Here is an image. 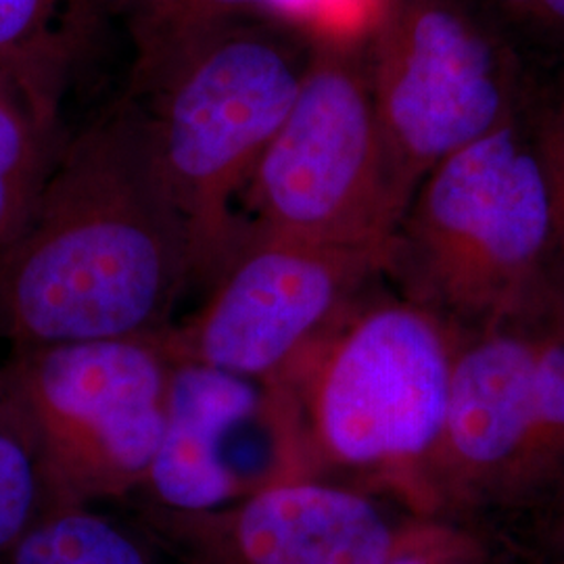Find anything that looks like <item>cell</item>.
<instances>
[{
    "mask_svg": "<svg viewBox=\"0 0 564 564\" xmlns=\"http://www.w3.org/2000/svg\"><path fill=\"white\" fill-rule=\"evenodd\" d=\"M188 289V226L149 118L126 97L67 137L0 251V337L21 349L160 335Z\"/></svg>",
    "mask_w": 564,
    "mask_h": 564,
    "instance_id": "cell-1",
    "label": "cell"
},
{
    "mask_svg": "<svg viewBox=\"0 0 564 564\" xmlns=\"http://www.w3.org/2000/svg\"><path fill=\"white\" fill-rule=\"evenodd\" d=\"M314 42L256 13L193 44L141 97L191 235L193 286L214 282L241 241L237 203L286 120Z\"/></svg>",
    "mask_w": 564,
    "mask_h": 564,
    "instance_id": "cell-2",
    "label": "cell"
},
{
    "mask_svg": "<svg viewBox=\"0 0 564 564\" xmlns=\"http://www.w3.org/2000/svg\"><path fill=\"white\" fill-rule=\"evenodd\" d=\"M454 354L437 316L408 302L360 303L289 387L316 477L431 510L429 468L444 431Z\"/></svg>",
    "mask_w": 564,
    "mask_h": 564,
    "instance_id": "cell-3",
    "label": "cell"
},
{
    "mask_svg": "<svg viewBox=\"0 0 564 564\" xmlns=\"http://www.w3.org/2000/svg\"><path fill=\"white\" fill-rule=\"evenodd\" d=\"M554 258L544 178L521 120L426 174L384 272L437 318L496 321L531 300Z\"/></svg>",
    "mask_w": 564,
    "mask_h": 564,
    "instance_id": "cell-4",
    "label": "cell"
},
{
    "mask_svg": "<svg viewBox=\"0 0 564 564\" xmlns=\"http://www.w3.org/2000/svg\"><path fill=\"white\" fill-rule=\"evenodd\" d=\"M364 53L384 158L408 205L440 163L523 120L538 86L514 42L466 0H387Z\"/></svg>",
    "mask_w": 564,
    "mask_h": 564,
    "instance_id": "cell-5",
    "label": "cell"
},
{
    "mask_svg": "<svg viewBox=\"0 0 564 564\" xmlns=\"http://www.w3.org/2000/svg\"><path fill=\"white\" fill-rule=\"evenodd\" d=\"M364 44H314L297 99L245 186V226L387 258L408 202L384 158Z\"/></svg>",
    "mask_w": 564,
    "mask_h": 564,
    "instance_id": "cell-6",
    "label": "cell"
},
{
    "mask_svg": "<svg viewBox=\"0 0 564 564\" xmlns=\"http://www.w3.org/2000/svg\"><path fill=\"white\" fill-rule=\"evenodd\" d=\"M4 364L61 505H130L162 442L174 368L162 333L21 347Z\"/></svg>",
    "mask_w": 564,
    "mask_h": 564,
    "instance_id": "cell-7",
    "label": "cell"
},
{
    "mask_svg": "<svg viewBox=\"0 0 564 564\" xmlns=\"http://www.w3.org/2000/svg\"><path fill=\"white\" fill-rule=\"evenodd\" d=\"M383 272L381 253L245 226L202 305L163 330L165 351L172 362L289 384Z\"/></svg>",
    "mask_w": 564,
    "mask_h": 564,
    "instance_id": "cell-8",
    "label": "cell"
},
{
    "mask_svg": "<svg viewBox=\"0 0 564 564\" xmlns=\"http://www.w3.org/2000/svg\"><path fill=\"white\" fill-rule=\"evenodd\" d=\"M305 479L318 477L289 384L174 362L162 442L130 505L205 512Z\"/></svg>",
    "mask_w": 564,
    "mask_h": 564,
    "instance_id": "cell-9",
    "label": "cell"
},
{
    "mask_svg": "<svg viewBox=\"0 0 564 564\" xmlns=\"http://www.w3.org/2000/svg\"><path fill=\"white\" fill-rule=\"evenodd\" d=\"M132 508L178 564H389L419 527L398 523L377 496L324 479L205 512Z\"/></svg>",
    "mask_w": 564,
    "mask_h": 564,
    "instance_id": "cell-10",
    "label": "cell"
},
{
    "mask_svg": "<svg viewBox=\"0 0 564 564\" xmlns=\"http://www.w3.org/2000/svg\"><path fill=\"white\" fill-rule=\"evenodd\" d=\"M535 351L538 341L491 335L454 356L431 470H452L447 479L460 491L523 468L533 435Z\"/></svg>",
    "mask_w": 564,
    "mask_h": 564,
    "instance_id": "cell-11",
    "label": "cell"
},
{
    "mask_svg": "<svg viewBox=\"0 0 564 564\" xmlns=\"http://www.w3.org/2000/svg\"><path fill=\"white\" fill-rule=\"evenodd\" d=\"M107 0H0V74L61 118Z\"/></svg>",
    "mask_w": 564,
    "mask_h": 564,
    "instance_id": "cell-12",
    "label": "cell"
},
{
    "mask_svg": "<svg viewBox=\"0 0 564 564\" xmlns=\"http://www.w3.org/2000/svg\"><path fill=\"white\" fill-rule=\"evenodd\" d=\"M65 141L61 118L0 74V251L32 216Z\"/></svg>",
    "mask_w": 564,
    "mask_h": 564,
    "instance_id": "cell-13",
    "label": "cell"
},
{
    "mask_svg": "<svg viewBox=\"0 0 564 564\" xmlns=\"http://www.w3.org/2000/svg\"><path fill=\"white\" fill-rule=\"evenodd\" d=\"M2 564H178L134 517L101 506H61L30 529Z\"/></svg>",
    "mask_w": 564,
    "mask_h": 564,
    "instance_id": "cell-14",
    "label": "cell"
},
{
    "mask_svg": "<svg viewBox=\"0 0 564 564\" xmlns=\"http://www.w3.org/2000/svg\"><path fill=\"white\" fill-rule=\"evenodd\" d=\"M132 41L130 95L141 97L197 42L232 21L263 13V0H107Z\"/></svg>",
    "mask_w": 564,
    "mask_h": 564,
    "instance_id": "cell-15",
    "label": "cell"
},
{
    "mask_svg": "<svg viewBox=\"0 0 564 564\" xmlns=\"http://www.w3.org/2000/svg\"><path fill=\"white\" fill-rule=\"evenodd\" d=\"M61 506L34 424L0 362V558Z\"/></svg>",
    "mask_w": 564,
    "mask_h": 564,
    "instance_id": "cell-16",
    "label": "cell"
},
{
    "mask_svg": "<svg viewBox=\"0 0 564 564\" xmlns=\"http://www.w3.org/2000/svg\"><path fill=\"white\" fill-rule=\"evenodd\" d=\"M523 121L544 178L556 253L564 262V78L535 86Z\"/></svg>",
    "mask_w": 564,
    "mask_h": 564,
    "instance_id": "cell-17",
    "label": "cell"
},
{
    "mask_svg": "<svg viewBox=\"0 0 564 564\" xmlns=\"http://www.w3.org/2000/svg\"><path fill=\"white\" fill-rule=\"evenodd\" d=\"M387 0H263V13L297 28L314 44H364Z\"/></svg>",
    "mask_w": 564,
    "mask_h": 564,
    "instance_id": "cell-18",
    "label": "cell"
},
{
    "mask_svg": "<svg viewBox=\"0 0 564 564\" xmlns=\"http://www.w3.org/2000/svg\"><path fill=\"white\" fill-rule=\"evenodd\" d=\"M564 452V339L538 341L533 381V435L523 468Z\"/></svg>",
    "mask_w": 564,
    "mask_h": 564,
    "instance_id": "cell-19",
    "label": "cell"
},
{
    "mask_svg": "<svg viewBox=\"0 0 564 564\" xmlns=\"http://www.w3.org/2000/svg\"><path fill=\"white\" fill-rule=\"evenodd\" d=\"M485 13L512 41L564 59V0H484Z\"/></svg>",
    "mask_w": 564,
    "mask_h": 564,
    "instance_id": "cell-20",
    "label": "cell"
},
{
    "mask_svg": "<svg viewBox=\"0 0 564 564\" xmlns=\"http://www.w3.org/2000/svg\"><path fill=\"white\" fill-rule=\"evenodd\" d=\"M466 558L460 538L433 524H419L410 542L389 564H464Z\"/></svg>",
    "mask_w": 564,
    "mask_h": 564,
    "instance_id": "cell-21",
    "label": "cell"
},
{
    "mask_svg": "<svg viewBox=\"0 0 564 564\" xmlns=\"http://www.w3.org/2000/svg\"><path fill=\"white\" fill-rule=\"evenodd\" d=\"M563 564H564V561H563Z\"/></svg>",
    "mask_w": 564,
    "mask_h": 564,
    "instance_id": "cell-22",
    "label": "cell"
}]
</instances>
